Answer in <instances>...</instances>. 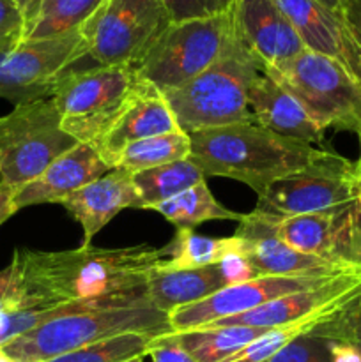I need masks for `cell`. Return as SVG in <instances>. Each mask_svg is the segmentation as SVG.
<instances>
[{"mask_svg":"<svg viewBox=\"0 0 361 362\" xmlns=\"http://www.w3.org/2000/svg\"><path fill=\"white\" fill-rule=\"evenodd\" d=\"M152 338L154 336L151 334L130 332V334H120L115 338L81 346V349L46 362H124L133 359V357L145 356Z\"/></svg>","mask_w":361,"mask_h":362,"instance_id":"cell-28","label":"cell"},{"mask_svg":"<svg viewBox=\"0 0 361 362\" xmlns=\"http://www.w3.org/2000/svg\"><path fill=\"white\" fill-rule=\"evenodd\" d=\"M360 145H361V141H360ZM356 166H357V175H360V182H361V152H360V158H357V161H356Z\"/></svg>","mask_w":361,"mask_h":362,"instance_id":"cell-43","label":"cell"},{"mask_svg":"<svg viewBox=\"0 0 361 362\" xmlns=\"http://www.w3.org/2000/svg\"><path fill=\"white\" fill-rule=\"evenodd\" d=\"M361 193L356 161L326 151L299 172L275 180L258 197L253 212L269 218L342 211Z\"/></svg>","mask_w":361,"mask_h":362,"instance_id":"cell-10","label":"cell"},{"mask_svg":"<svg viewBox=\"0 0 361 362\" xmlns=\"http://www.w3.org/2000/svg\"><path fill=\"white\" fill-rule=\"evenodd\" d=\"M14 4H16V7L20 9L21 16L25 20V39H27L28 32H30V28L38 21L39 14H41L45 0H14Z\"/></svg>","mask_w":361,"mask_h":362,"instance_id":"cell-39","label":"cell"},{"mask_svg":"<svg viewBox=\"0 0 361 362\" xmlns=\"http://www.w3.org/2000/svg\"><path fill=\"white\" fill-rule=\"evenodd\" d=\"M236 39L234 9L219 16L170 23L137 73L159 92L179 88L218 62Z\"/></svg>","mask_w":361,"mask_h":362,"instance_id":"cell-7","label":"cell"},{"mask_svg":"<svg viewBox=\"0 0 361 362\" xmlns=\"http://www.w3.org/2000/svg\"><path fill=\"white\" fill-rule=\"evenodd\" d=\"M248 106L253 115V122L273 133L311 145L324 140L326 131L285 88L280 87L265 73L258 74L250 85Z\"/></svg>","mask_w":361,"mask_h":362,"instance_id":"cell-20","label":"cell"},{"mask_svg":"<svg viewBox=\"0 0 361 362\" xmlns=\"http://www.w3.org/2000/svg\"><path fill=\"white\" fill-rule=\"evenodd\" d=\"M234 16L237 35L262 71L282 66L306 49L275 0H237Z\"/></svg>","mask_w":361,"mask_h":362,"instance_id":"cell-14","label":"cell"},{"mask_svg":"<svg viewBox=\"0 0 361 362\" xmlns=\"http://www.w3.org/2000/svg\"><path fill=\"white\" fill-rule=\"evenodd\" d=\"M357 346H360V350H361V345H357Z\"/></svg>","mask_w":361,"mask_h":362,"instance_id":"cell-45","label":"cell"},{"mask_svg":"<svg viewBox=\"0 0 361 362\" xmlns=\"http://www.w3.org/2000/svg\"><path fill=\"white\" fill-rule=\"evenodd\" d=\"M340 16L361 49V0H347Z\"/></svg>","mask_w":361,"mask_h":362,"instance_id":"cell-37","label":"cell"},{"mask_svg":"<svg viewBox=\"0 0 361 362\" xmlns=\"http://www.w3.org/2000/svg\"><path fill=\"white\" fill-rule=\"evenodd\" d=\"M310 332L326 341L361 345V296L319 322Z\"/></svg>","mask_w":361,"mask_h":362,"instance_id":"cell-30","label":"cell"},{"mask_svg":"<svg viewBox=\"0 0 361 362\" xmlns=\"http://www.w3.org/2000/svg\"><path fill=\"white\" fill-rule=\"evenodd\" d=\"M340 276V274H338ZM335 278H289V276H260L251 281L227 286L212 293L200 303L188 304L170 311L168 322L173 332L204 329L223 318L243 315L246 311L257 310L271 300L290 293L303 292L322 285L328 279Z\"/></svg>","mask_w":361,"mask_h":362,"instance_id":"cell-12","label":"cell"},{"mask_svg":"<svg viewBox=\"0 0 361 362\" xmlns=\"http://www.w3.org/2000/svg\"><path fill=\"white\" fill-rule=\"evenodd\" d=\"M219 264L197 269H163L156 265L147 279V297L156 310L168 315L177 308L200 303L227 288Z\"/></svg>","mask_w":361,"mask_h":362,"instance_id":"cell-21","label":"cell"},{"mask_svg":"<svg viewBox=\"0 0 361 362\" xmlns=\"http://www.w3.org/2000/svg\"><path fill=\"white\" fill-rule=\"evenodd\" d=\"M262 73L285 88L324 131L361 136V83L340 62L304 49Z\"/></svg>","mask_w":361,"mask_h":362,"instance_id":"cell-6","label":"cell"},{"mask_svg":"<svg viewBox=\"0 0 361 362\" xmlns=\"http://www.w3.org/2000/svg\"><path fill=\"white\" fill-rule=\"evenodd\" d=\"M151 211L161 214L166 221L172 223L177 230L179 228H195L204 221L212 219H227V221H237L243 219L244 214L230 211L223 207L205 184V180L195 184L190 189L183 191L177 197L156 205Z\"/></svg>","mask_w":361,"mask_h":362,"instance_id":"cell-25","label":"cell"},{"mask_svg":"<svg viewBox=\"0 0 361 362\" xmlns=\"http://www.w3.org/2000/svg\"><path fill=\"white\" fill-rule=\"evenodd\" d=\"M130 332L161 336L173 332L168 315L156 310L149 297L120 306L98 308L55 318L4 345L14 362H46L81 346Z\"/></svg>","mask_w":361,"mask_h":362,"instance_id":"cell-3","label":"cell"},{"mask_svg":"<svg viewBox=\"0 0 361 362\" xmlns=\"http://www.w3.org/2000/svg\"><path fill=\"white\" fill-rule=\"evenodd\" d=\"M165 258L159 262L163 269H197L216 265L232 255H244V244L234 233L230 237L200 235L193 228H179L173 240L163 246Z\"/></svg>","mask_w":361,"mask_h":362,"instance_id":"cell-22","label":"cell"},{"mask_svg":"<svg viewBox=\"0 0 361 362\" xmlns=\"http://www.w3.org/2000/svg\"><path fill=\"white\" fill-rule=\"evenodd\" d=\"M110 170L92 145L76 144L57 158L41 175L14 193V207L21 211L30 205L62 204L69 194L106 175Z\"/></svg>","mask_w":361,"mask_h":362,"instance_id":"cell-17","label":"cell"},{"mask_svg":"<svg viewBox=\"0 0 361 362\" xmlns=\"http://www.w3.org/2000/svg\"><path fill=\"white\" fill-rule=\"evenodd\" d=\"M262 66L237 39L209 69L179 88L161 92L184 133L253 122L248 90Z\"/></svg>","mask_w":361,"mask_h":362,"instance_id":"cell-4","label":"cell"},{"mask_svg":"<svg viewBox=\"0 0 361 362\" xmlns=\"http://www.w3.org/2000/svg\"><path fill=\"white\" fill-rule=\"evenodd\" d=\"M319 4H322L324 7H328V9L335 11V13H342L343 6H345L347 0H317Z\"/></svg>","mask_w":361,"mask_h":362,"instance_id":"cell-42","label":"cell"},{"mask_svg":"<svg viewBox=\"0 0 361 362\" xmlns=\"http://www.w3.org/2000/svg\"><path fill=\"white\" fill-rule=\"evenodd\" d=\"M345 262L361 271V193L360 197H357L356 207H354V221L353 228H350Z\"/></svg>","mask_w":361,"mask_h":362,"instance_id":"cell-36","label":"cell"},{"mask_svg":"<svg viewBox=\"0 0 361 362\" xmlns=\"http://www.w3.org/2000/svg\"><path fill=\"white\" fill-rule=\"evenodd\" d=\"M191 156L204 175L227 177L260 197L275 180L306 168L326 148L282 136L255 122L230 124L190 133Z\"/></svg>","mask_w":361,"mask_h":362,"instance_id":"cell-2","label":"cell"},{"mask_svg":"<svg viewBox=\"0 0 361 362\" xmlns=\"http://www.w3.org/2000/svg\"><path fill=\"white\" fill-rule=\"evenodd\" d=\"M11 299V267L0 271V311L6 310Z\"/></svg>","mask_w":361,"mask_h":362,"instance_id":"cell-41","label":"cell"},{"mask_svg":"<svg viewBox=\"0 0 361 362\" xmlns=\"http://www.w3.org/2000/svg\"><path fill=\"white\" fill-rule=\"evenodd\" d=\"M14 193H16V191L0 182V226H2L11 216L18 212L16 207H14Z\"/></svg>","mask_w":361,"mask_h":362,"instance_id":"cell-40","label":"cell"},{"mask_svg":"<svg viewBox=\"0 0 361 362\" xmlns=\"http://www.w3.org/2000/svg\"><path fill=\"white\" fill-rule=\"evenodd\" d=\"M145 357H149L151 362H197L176 339H172L170 332L154 336L149 343Z\"/></svg>","mask_w":361,"mask_h":362,"instance_id":"cell-34","label":"cell"},{"mask_svg":"<svg viewBox=\"0 0 361 362\" xmlns=\"http://www.w3.org/2000/svg\"><path fill=\"white\" fill-rule=\"evenodd\" d=\"M81 27L45 39H27L13 52L0 53V98L27 105L52 98L67 67L87 57Z\"/></svg>","mask_w":361,"mask_h":362,"instance_id":"cell-11","label":"cell"},{"mask_svg":"<svg viewBox=\"0 0 361 362\" xmlns=\"http://www.w3.org/2000/svg\"><path fill=\"white\" fill-rule=\"evenodd\" d=\"M191 156L190 134L183 129L158 136L144 138L127 145L113 163V168H122L131 173L156 168L166 163L188 159Z\"/></svg>","mask_w":361,"mask_h":362,"instance_id":"cell-26","label":"cell"},{"mask_svg":"<svg viewBox=\"0 0 361 362\" xmlns=\"http://www.w3.org/2000/svg\"><path fill=\"white\" fill-rule=\"evenodd\" d=\"M356 202L342 211L289 216V218H269L251 212L258 216L280 240L289 244L294 250L336 264H347L345 255Z\"/></svg>","mask_w":361,"mask_h":362,"instance_id":"cell-16","label":"cell"},{"mask_svg":"<svg viewBox=\"0 0 361 362\" xmlns=\"http://www.w3.org/2000/svg\"><path fill=\"white\" fill-rule=\"evenodd\" d=\"M236 235L244 244V258L257 276H289V278H329L360 271L347 264L324 260L314 255L301 253L280 240L258 216L248 212L239 221Z\"/></svg>","mask_w":361,"mask_h":362,"instance_id":"cell-13","label":"cell"},{"mask_svg":"<svg viewBox=\"0 0 361 362\" xmlns=\"http://www.w3.org/2000/svg\"><path fill=\"white\" fill-rule=\"evenodd\" d=\"M237 0H165L172 23L230 13Z\"/></svg>","mask_w":361,"mask_h":362,"instance_id":"cell-32","label":"cell"},{"mask_svg":"<svg viewBox=\"0 0 361 362\" xmlns=\"http://www.w3.org/2000/svg\"><path fill=\"white\" fill-rule=\"evenodd\" d=\"M76 144L52 98L18 105L0 117V182L18 191Z\"/></svg>","mask_w":361,"mask_h":362,"instance_id":"cell-8","label":"cell"},{"mask_svg":"<svg viewBox=\"0 0 361 362\" xmlns=\"http://www.w3.org/2000/svg\"><path fill=\"white\" fill-rule=\"evenodd\" d=\"M204 179V172L191 158L133 173V184L140 197V209L147 211L190 189Z\"/></svg>","mask_w":361,"mask_h":362,"instance_id":"cell-23","label":"cell"},{"mask_svg":"<svg viewBox=\"0 0 361 362\" xmlns=\"http://www.w3.org/2000/svg\"><path fill=\"white\" fill-rule=\"evenodd\" d=\"M360 141H361V136H360Z\"/></svg>","mask_w":361,"mask_h":362,"instance_id":"cell-46","label":"cell"},{"mask_svg":"<svg viewBox=\"0 0 361 362\" xmlns=\"http://www.w3.org/2000/svg\"><path fill=\"white\" fill-rule=\"evenodd\" d=\"M163 247L80 246L71 251L16 250L11 262V299L6 310H46L74 300L145 292Z\"/></svg>","mask_w":361,"mask_h":362,"instance_id":"cell-1","label":"cell"},{"mask_svg":"<svg viewBox=\"0 0 361 362\" xmlns=\"http://www.w3.org/2000/svg\"><path fill=\"white\" fill-rule=\"evenodd\" d=\"M331 362H361V350L357 345L342 341H329Z\"/></svg>","mask_w":361,"mask_h":362,"instance_id":"cell-38","label":"cell"},{"mask_svg":"<svg viewBox=\"0 0 361 362\" xmlns=\"http://www.w3.org/2000/svg\"><path fill=\"white\" fill-rule=\"evenodd\" d=\"M124 362H145V356H138V357H133V359H130V361H124Z\"/></svg>","mask_w":361,"mask_h":362,"instance_id":"cell-44","label":"cell"},{"mask_svg":"<svg viewBox=\"0 0 361 362\" xmlns=\"http://www.w3.org/2000/svg\"><path fill=\"white\" fill-rule=\"evenodd\" d=\"M60 205L84 230L81 246H91L96 233L101 232L119 212L140 209V197L133 184V173L113 168L74 191Z\"/></svg>","mask_w":361,"mask_h":362,"instance_id":"cell-18","label":"cell"},{"mask_svg":"<svg viewBox=\"0 0 361 362\" xmlns=\"http://www.w3.org/2000/svg\"><path fill=\"white\" fill-rule=\"evenodd\" d=\"M321 320H324V318H310V320H301L296 324L283 325V327L269 329L265 334L248 343L243 350H239L223 362H265L271 359L276 352H280L283 346L289 345L292 339H296L297 336L311 331Z\"/></svg>","mask_w":361,"mask_h":362,"instance_id":"cell-29","label":"cell"},{"mask_svg":"<svg viewBox=\"0 0 361 362\" xmlns=\"http://www.w3.org/2000/svg\"><path fill=\"white\" fill-rule=\"evenodd\" d=\"M310 52L342 64L361 83V49L342 16L317 0H275Z\"/></svg>","mask_w":361,"mask_h":362,"instance_id":"cell-15","label":"cell"},{"mask_svg":"<svg viewBox=\"0 0 361 362\" xmlns=\"http://www.w3.org/2000/svg\"><path fill=\"white\" fill-rule=\"evenodd\" d=\"M106 0H52L42 7L27 39H45L80 28ZM25 39V41H27Z\"/></svg>","mask_w":361,"mask_h":362,"instance_id":"cell-27","label":"cell"},{"mask_svg":"<svg viewBox=\"0 0 361 362\" xmlns=\"http://www.w3.org/2000/svg\"><path fill=\"white\" fill-rule=\"evenodd\" d=\"M265 362H331L329 341L308 331L292 339Z\"/></svg>","mask_w":361,"mask_h":362,"instance_id":"cell-31","label":"cell"},{"mask_svg":"<svg viewBox=\"0 0 361 362\" xmlns=\"http://www.w3.org/2000/svg\"><path fill=\"white\" fill-rule=\"evenodd\" d=\"M179 129V124L165 95L151 83L144 81L122 115L117 119L105 138L94 145V148L103 161L113 170L115 159L130 144Z\"/></svg>","mask_w":361,"mask_h":362,"instance_id":"cell-19","label":"cell"},{"mask_svg":"<svg viewBox=\"0 0 361 362\" xmlns=\"http://www.w3.org/2000/svg\"><path fill=\"white\" fill-rule=\"evenodd\" d=\"M172 23L165 0H106L81 32L98 66L137 69Z\"/></svg>","mask_w":361,"mask_h":362,"instance_id":"cell-9","label":"cell"},{"mask_svg":"<svg viewBox=\"0 0 361 362\" xmlns=\"http://www.w3.org/2000/svg\"><path fill=\"white\" fill-rule=\"evenodd\" d=\"M25 41V20L14 0H0V53L13 52Z\"/></svg>","mask_w":361,"mask_h":362,"instance_id":"cell-33","label":"cell"},{"mask_svg":"<svg viewBox=\"0 0 361 362\" xmlns=\"http://www.w3.org/2000/svg\"><path fill=\"white\" fill-rule=\"evenodd\" d=\"M142 83L137 69L126 66L66 71L52 94L60 126L78 144L94 147L122 115Z\"/></svg>","mask_w":361,"mask_h":362,"instance_id":"cell-5","label":"cell"},{"mask_svg":"<svg viewBox=\"0 0 361 362\" xmlns=\"http://www.w3.org/2000/svg\"><path fill=\"white\" fill-rule=\"evenodd\" d=\"M219 267H222L223 276H225L229 286L239 285V283L251 281V279L258 278L250 262L244 258V255H232V257H227L225 260L219 262Z\"/></svg>","mask_w":361,"mask_h":362,"instance_id":"cell-35","label":"cell"},{"mask_svg":"<svg viewBox=\"0 0 361 362\" xmlns=\"http://www.w3.org/2000/svg\"><path fill=\"white\" fill-rule=\"evenodd\" d=\"M268 331L269 329L264 327L234 325V327H205L170 332V336L197 362H223Z\"/></svg>","mask_w":361,"mask_h":362,"instance_id":"cell-24","label":"cell"}]
</instances>
